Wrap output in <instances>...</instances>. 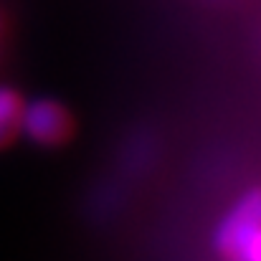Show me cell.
<instances>
[{
  "label": "cell",
  "instance_id": "1",
  "mask_svg": "<svg viewBox=\"0 0 261 261\" xmlns=\"http://www.w3.org/2000/svg\"><path fill=\"white\" fill-rule=\"evenodd\" d=\"M261 228V190L246 193L221 221L216 231V244L223 254L236 256L241 246Z\"/></svg>",
  "mask_w": 261,
  "mask_h": 261
},
{
  "label": "cell",
  "instance_id": "2",
  "mask_svg": "<svg viewBox=\"0 0 261 261\" xmlns=\"http://www.w3.org/2000/svg\"><path fill=\"white\" fill-rule=\"evenodd\" d=\"M18 129L25 137H31L33 142L54 145L69 135V114L61 104H56L51 99H38V101L20 107Z\"/></svg>",
  "mask_w": 261,
  "mask_h": 261
},
{
  "label": "cell",
  "instance_id": "3",
  "mask_svg": "<svg viewBox=\"0 0 261 261\" xmlns=\"http://www.w3.org/2000/svg\"><path fill=\"white\" fill-rule=\"evenodd\" d=\"M20 117V99L15 91L0 87V145L10 142L13 132L18 129Z\"/></svg>",
  "mask_w": 261,
  "mask_h": 261
},
{
  "label": "cell",
  "instance_id": "4",
  "mask_svg": "<svg viewBox=\"0 0 261 261\" xmlns=\"http://www.w3.org/2000/svg\"><path fill=\"white\" fill-rule=\"evenodd\" d=\"M241 261H261V228L241 246V251L236 254Z\"/></svg>",
  "mask_w": 261,
  "mask_h": 261
}]
</instances>
